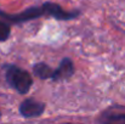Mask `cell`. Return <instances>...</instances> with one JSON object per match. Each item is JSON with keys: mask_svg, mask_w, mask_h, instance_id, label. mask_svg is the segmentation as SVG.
<instances>
[{"mask_svg": "<svg viewBox=\"0 0 125 124\" xmlns=\"http://www.w3.org/2000/svg\"><path fill=\"white\" fill-rule=\"evenodd\" d=\"M101 123H125V113L117 112L115 110L107 111L101 114L100 119Z\"/></svg>", "mask_w": 125, "mask_h": 124, "instance_id": "obj_5", "label": "cell"}, {"mask_svg": "<svg viewBox=\"0 0 125 124\" xmlns=\"http://www.w3.org/2000/svg\"><path fill=\"white\" fill-rule=\"evenodd\" d=\"M4 69H5L6 82L17 92L24 95L31 90L33 79H32V76L27 71H24L23 68L15 66V65H6L4 67Z\"/></svg>", "mask_w": 125, "mask_h": 124, "instance_id": "obj_2", "label": "cell"}, {"mask_svg": "<svg viewBox=\"0 0 125 124\" xmlns=\"http://www.w3.org/2000/svg\"><path fill=\"white\" fill-rule=\"evenodd\" d=\"M33 72L40 79H52V74H53V69L44 62L35 63L33 66Z\"/></svg>", "mask_w": 125, "mask_h": 124, "instance_id": "obj_6", "label": "cell"}, {"mask_svg": "<svg viewBox=\"0 0 125 124\" xmlns=\"http://www.w3.org/2000/svg\"><path fill=\"white\" fill-rule=\"evenodd\" d=\"M45 111V105L34 99H27L20 105V113L26 118H34L42 116Z\"/></svg>", "mask_w": 125, "mask_h": 124, "instance_id": "obj_3", "label": "cell"}, {"mask_svg": "<svg viewBox=\"0 0 125 124\" xmlns=\"http://www.w3.org/2000/svg\"><path fill=\"white\" fill-rule=\"evenodd\" d=\"M73 74H74V65L71 58L66 57L61 61L60 66L56 69H53L52 80H64L71 78Z\"/></svg>", "mask_w": 125, "mask_h": 124, "instance_id": "obj_4", "label": "cell"}, {"mask_svg": "<svg viewBox=\"0 0 125 124\" xmlns=\"http://www.w3.org/2000/svg\"><path fill=\"white\" fill-rule=\"evenodd\" d=\"M10 33H11V29H10V26L2 21H0V41H5L9 39L10 37Z\"/></svg>", "mask_w": 125, "mask_h": 124, "instance_id": "obj_7", "label": "cell"}, {"mask_svg": "<svg viewBox=\"0 0 125 124\" xmlns=\"http://www.w3.org/2000/svg\"><path fill=\"white\" fill-rule=\"evenodd\" d=\"M42 16H51L56 20H74L79 16V11H66L60 5L55 2H45L40 6H33L29 7L20 13H6L0 11V17H2L6 21H10L12 23H22L28 22L35 18H39Z\"/></svg>", "mask_w": 125, "mask_h": 124, "instance_id": "obj_1", "label": "cell"}]
</instances>
